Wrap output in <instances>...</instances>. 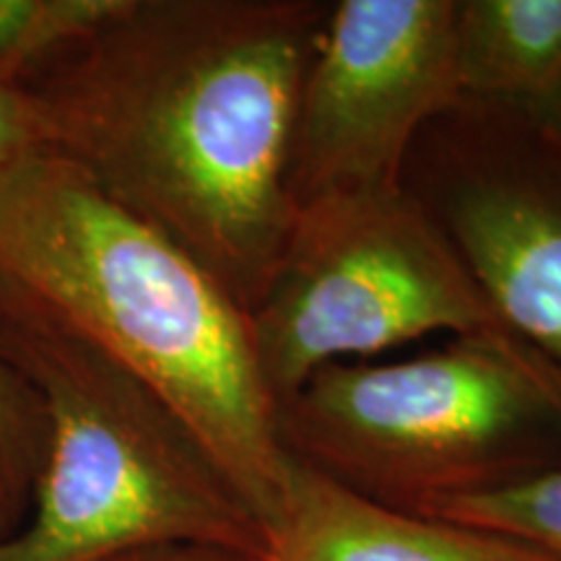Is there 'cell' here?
Here are the masks:
<instances>
[{"instance_id":"cell-13","label":"cell","mask_w":561,"mask_h":561,"mask_svg":"<svg viewBox=\"0 0 561 561\" xmlns=\"http://www.w3.org/2000/svg\"><path fill=\"white\" fill-rule=\"evenodd\" d=\"M39 151H45V138L30 96L0 81V180Z\"/></svg>"},{"instance_id":"cell-7","label":"cell","mask_w":561,"mask_h":561,"mask_svg":"<svg viewBox=\"0 0 561 561\" xmlns=\"http://www.w3.org/2000/svg\"><path fill=\"white\" fill-rule=\"evenodd\" d=\"M489 167L453 185L445 224L489 305L561 385V130L494 104Z\"/></svg>"},{"instance_id":"cell-10","label":"cell","mask_w":561,"mask_h":561,"mask_svg":"<svg viewBox=\"0 0 561 561\" xmlns=\"http://www.w3.org/2000/svg\"><path fill=\"white\" fill-rule=\"evenodd\" d=\"M128 0H0V81L19 87L100 32Z\"/></svg>"},{"instance_id":"cell-6","label":"cell","mask_w":561,"mask_h":561,"mask_svg":"<svg viewBox=\"0 0 561 561\" xmlns=\"http://www.w3.org/2000/svg\"><path fill=\"white\" fill-rule=\"evenodd\" d=\"M455 5L331 3L294 117L289 193L297 206L325 193L403 185L419 130L462 100Z\"/></svg>"},{"instance_id":"cell-15","label":"cell","mask_w":561,"mask_h":561,"mask_svg":"<svg viewBox=\"0 0 561 561\" xmlns=\"http://www.w3.org/2000/svg\"><path fill=\"white\" fill-rule=\"evenodd\" d=\"M21 523H24V517L13 510V504L9 502V496H5L3 486H0V541L9 538L11 533H16L21 528Z\"/></svg>"},{"instance_id":"cell-5","label":"cell","mask_w":561,"mask_h":561,"mask_svg":"<svg viewBox=\"0 0 561 561\" xmlns=\"http://www.w3.org/2000/svg\"><path fill=\"white\" fill-rule=\"evenodd\" d=\"M248 318L273 405L325 364L430 333L528 348L489 305L442 224L403 185L299 203L268 289Z\"/></svg>"},{"instance_id":"cell-9","label":"cell","mask_w":561,"mask_h":561,"mask_svg":"<svg viewBox=\"0 0 561 561\" xmlns=\"http://www.w3.org/2000/svg\"><path fill=\"white\" fill-rule=\"evenodd\" d=\"M460 94L546 115L561 89V0H458Z\"/></svg>"},{"instance_id":"cell-3","label":"cell","mask_w":561,"mask_h":561,"mask_svg":"<svg viewBox=\"0 0 561 561\" xmlns=\"http://www.w3.org/2000/svg\"><path fill=\"white\" fill-rule=\"evenodd\" d=\"M0 356L45 416L24 525L0 561H100L149 546L271 551V533L191 426L94 343L0 286Z\"/></svg>"},{"instance_id":"cell-8","label":"cell","mask_w":561,"mask_h":561,"mask_svg":"<svg viewBox=\"0 0 561 561\" xmlns=\"http://www.w3.org/2000/svg\"><path fill=\"white\" fill-rule=\"evenodd\" d=\"M268 561H561L538 546L364 500L291 460Z\"/></svg>"},{"instance_id":"cell-4","label":"cell","mask_w":561,"mask_h":561,"mask_svg":"<svg viewBox=\"0 0 561 561\" xmlns=\"http://www.w3.org/2000/svg\"><path fill=\"white\" fill-rule=\"evenodd\" d=\"M291 460L382 507L453 500L561 468V385L528 348L453 339L390 364L335 362L276 405Z\"/></svg>"},{"instance_id":"cell-1","label":"cell","mask_w":561,"mask_h":561,"mask_svg":"<svg viewBox=\"0 0 561 561\" xmlns=\"http://www.w3.org/2000/svg\"><path fill=\"white\" fill-rule=\"evenodd\" d=\"M328 13L318 0H128L21 89L45 151L250 312L297 214L294 117Z\"/></svg>"},{"instance_id":"cell-12","label":"cell","mask_w":561,"mask_h":561,"mask_svg":"<svg viewBox=\"0 0 561 561\" xmlns=\"http://www.w3.org/2000/svg\"><path fill=\"white\" fill-rule=\"evenodd\" d=\"M45 455V416L34 390L0 356V486L26 520ZM24 525V523H21Z\"/></svg>"},{"instance_id":"cell-16","label":"cell","mask_w":561,"mask_h":561,"mask_svg":"<svg viewBox=\"0 0 561 561\" xmlns=\"http://www.w3.org/2000/svg\"><path fill=\"white\" fill-rule=\"evenodd\" d=\"M546 121H551L553 125H557V128L561 130V89H559V94H557V100H553V104H551V110L546 112Z\"/></svg>"},{"instance_id":"cell-14","label":"cell","mask_w":561,"mask_h":561,"mask_svg":"<svg viewBox=\"0 0 561 561\" xmlns=\"http://www.w3.org/2000/svg\"><path fill=\"white\" fill-rule=\"evenodd\" d=\"M100 561H268V553L261 557V553L221 549V546L172 543V546H149V549L123 551Z\"/></svg>"},{"instance_id":"cell-11","label":"cell","mask_w":561,"mask_h":561,"mask_svg":"<svg viewBox=\"0 0 561 561\" xmlns=\"http://www.w3.org/2000/svg\"><path fill=\"white\" fill-rule=\"evenodd\" d=\"M430 517L502 533L561 559V468L515 486L453 500Z\"/></svg>"},{"instance_id":"cell-2","label":"cell","mask_w":561,"mask_h":561,"mask_svg":"<svg viewBox=\"0 0 561 561\" xmlns=\"http://www.w3.org/2000/svg\"><path fill=\"white\" fill-rule=\"evenodd\" d=\"M0 286L157 392L273 530L291 458L248 312L203 265L39 151L0 180Z\"/></svg>"}]
</instances>
